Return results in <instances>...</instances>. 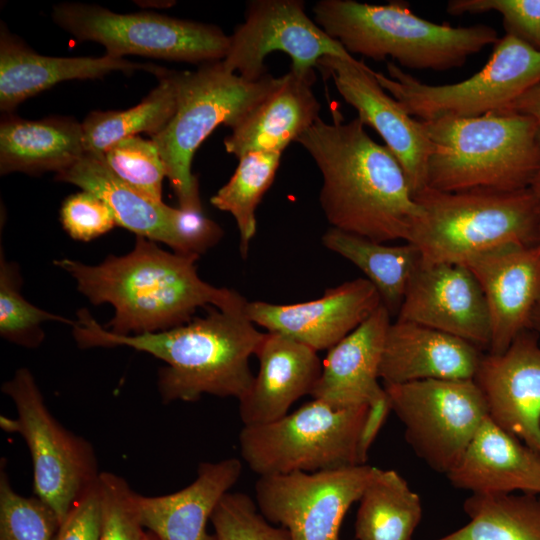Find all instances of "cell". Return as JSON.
I'll return each instance as SVG.
<instances>
[{
  "mask_svg": "<svg viewBox=\"0 0 540 540\" xmlns=\"http://www.w3.org/2000/svg\"><path fill=\"white\" fill-rule=\"evenodd\" d=\"M364 127L358 118H318L297 140L321 172V208L333 228L381 243L408 242L420 207L398 160Z\"/></svg>",
  "mask_w": 540,
  "mask_h": 540,
  "instance_id": "obj_1",
  "label": "cell"
},
{
  "mask_svg": "<svg viewBox=\"0 0 540 540\" xmlns=\"http://www.w3.org/2000/svg\"><path fill=\"white\" fill-rule=\"evenodd\" d=\"M72 329L80 348L125 346L163 361L157 388L166 404L197 401L204 394L240 401L255 377L249 359L266 335L248 318L245 307L208 308L205 316L177 327L131 336L112 333L81 309Z\"/></svg>",
  "mask_w": 540,
  "mask_h": 540,
  "instance_id": "obj_2",
  "label": "cell"
},
{
  "mask_svg": "<svg viewBox=\"0 0 540 540\" xmlns=\"http://www.w3.org/2000/svg\"><path fill=\"white\" fill-rule=\"evenodd\" d=\"M197 260L137 237L132 251L110 255L98 265L69 258L54 264L75 280L78 291L92 304L112 305L109 331L131 336L187 323L200 307L229 310L246 306V299L238 292L202 280Z\"/></svg>",
  "mask_w": 540,
  "mask_h": 540,
  "instance_id": "obj_3",
  "label": "cell"
},
{
  "mask_svg": "<svg viewBox=\"0 0 540 540\" xmlns=\"http://www.w3.org/2000/svg\"><path fill=\"white\" fill-rule=\"evenodd\" d=\"M313 15L316 24L352 56L359 54L375 61L391 58L416 70L459 68L499 39L491 26L437 24L414 14L401 1L377 5L320 0L313 6Z\"/></svg>",
  "mask_w": 540,
  "mask_h": 540,
  "instance_id": "obj_4",
  "label": "cell"
},
{
  "mask_svg": "<svg viewBox=\"0 0 540 540\" xmlns=\"http://www.w3.org/2000/svg\"><path fill=\"white\" fill-rule=\"evenodd\" d=\"M421 122L431 145L429 188L516 191L528 188L540 170L538 131L529 116L504 109Z\"/></svg>",
  "mask_w": 540,
  "mask_h": 540,
  "instance_id": "obj_5",
  "label": "cell"
},
{
  "mask_svg": "<svg viewBox=\"0 0 540 540\" xmlns=\"http://www.w3.org/2000/svg\"><path fill=\"white\" fill-rule=\"evenodd\" d=\"M414 199L421 216L408 242L418 248L422 264H462L495 248L540 243L529 188L449 192L425 187Z\"/></svg>",
  "mask_w": 540,
  "mask_h": 540,
  "instance_id": "obj_6",
  "label": "cell"
},
{
  "mask_svg": "<svg viewBox=\"0 0 540 540\" xmlns=\"http://www.w3.org/2000/svg\"><path fill=\"white\" fill-rule=\"evenodd\" d=\"M173 78L176 111L151 139L158 147L179 207L198 209L202 206L198 179L191 170L194 153L217 126L237 127L281 84L283 75L267 74L248 81L217 61L202 64L193 72L173 71Z\"/></svg>",
  "mask_w": 540,
  "mask_h": 540,
  "instance_id": "obj_7",
  "label": "cell"
},
{
  "mask_svg": "<svg viewBox=\"0 0 540 540\" xmlns=\"http://www.w3.org/2000/svg\"><path fill=\"white\" fill-rule=\"evenodd\" d=\"M368 408H337L313 398L276 421L244 426L241 456L259 476L364 464L360 439Z\"/></svg>",
  "mask_w": 540,
  "mask_h": 540,
  "instance_id": "obj_8",
  "label": "cell"
},
{
  "mask_svg": "<svg viewBox=\"0 0 540 540\" xmlns=\"http://www.w3.org/2000/svg\"><path fill=\"white\" fill-rule=\"evenodd\" d=\"M387 71L389 76L375 72L379 84L412 117L422 121L478 117L507 109L540 83V50L505 34L480 71L451 84L423 83L392 61Z\"/></svg>",
  "mask_w": 540,
  "mask_h": 540,
  "instance_id": "obj_9",
  "label": "cell"
},
{
  "mask_svg": "<svg viewBox=\"0 0 540 540\" xmlns=\"http://www.w3.org/2000/svg\"><path fill=\"white\" fill-rule=\"evenodd\" d=\"M2 392L13 401L16 418L0 416V426L20 434L33 464L34 492L59 518L65 519L100 476L93 446L67 430L49 411L28 368H19L4 382Z\"/></svg>",
  "mask_w": 540,
  "mask_h": 540,
  "instance_id": "obj_10",
  "label": "cell"
},
{
  "mask_svg": "<svg viewBox=\"0 0 540 540\" xmlns=\"http://www.w3.org/2000/svg\"><path fill=\"white\" fill-rule=\"evenodd\" d=\"M54 22L79 41H94L106 54L140 55L170 61H222L229 36L211 24L151 12L119 14L98 5L62 3L54 6Z\"/></svg>",
  "mask_w": 540,
  "mask_h": 540,
  "instance_id": "obj_11",
  "label": "cell"
},
{
  "mask_svg": "<svg viewBox=\"0 0 540 540\" xmlns=\"http://www.w3.org/2000/svg\"><path fill=\"white\" fill-rule=\"evenodd\" d=\"M405 440L430 468L447 474L488 416L473 379H429L384 385Z\"/></svg>",
  "mask_w": 540,
  "mask_h": 540,
  "instance_id": "obj_12",
  "label": "cell"
},
{
  "mask_svg": "<svg viewBox=\"0 0 540 540\" xmlns=\"http://www.w3.org/2000/svg\"><path fill=\"white\" fill-rule=\"evenodd\" d=\"M377 467L361 464L331 470L259 476L256 504L273 524L285 528L291 540H340L349 508Z\"/></svg>",
  "mask_w": 540,
  "mask_h": 540,
  "instance_id": "obj_13",
  "label": "cell"
},
{
  "mask_svg": "<svg viewBox=\"0 0 540 540\" xmlns=\"http://www.w3.org/2000/svg\"><path fill=\"white\" fill-rule=\"evenodd\" d=\"M276 51L290 57L291 71L299 75L315 74L324 56L355 58L307 16L303 1H250L244 22L229 36L224 66L248 81H257L267 75L266 56Z\"/></svg>",
  "mask_w": 540,
  "mask_h": 540,
  "instance_id": "obj_14",
  "label": "cell"
},
{
  "mask_svg": "<svg viewBox=\"0 0 540 540\" xmlns=\"http://www.w3.org/2000/svg\"><path fill=\"white\" fill-rule=\"evenodd\" d=\"M317 67L332 78L338 93L357 111V118L381 136L400 163L413 195L427 187L431 145L421 120L383 89L375 71L364 62L324 56Z\"/></svg>",
  "mask_w": 540,
  "mask_h": 540,
  "instance_id": "obj_15",
  "label": "cell"
},
{
  "mask_svg": "<svg viewBox=\"0 0 540 540\" xmlns=\"http://www.w3.org/2000/svg\"><path fill=\"white\" fill-rule=\"evenodd\" d=\"M489 350L491 328L485 298L471 272L459 263L420 264L397 313Z\"/></svg>",
  "mask_w": 540,
  "mask_h": 540,
  "instance_id": "obj_16",
  "label": "cell"
},
{
  "mask_svg": "<svg viewBox=\"0 0 540 540\" xmlns=\"http://www.w3.org/2000/svg\"><path fill=\"white\" fill-rule=\"evenodd\" d=\"M462 264L476 279L487 305L491 328L487 352L502 353L530 330L540 303V243L495 248Z\"/></svg>",
  "mask_w": 540,
  "mask_h": 540,
  "instance_id": "obj_17",
  "label": "cell"
},
{
  "mask_svg": "<svg viewBox=\"0 0 540 540\" xmlns=\"http://www.w3.org/2000/svg\"><path fill=\"white\" fill-rule=\"evenodd\" d=\"M381 304L376 288L366 278H357L329 288L320 298L306 302L247 301L245 313L256 326L318 352L328 351Z\"/></svg>",
  "mask_w": 540,
  "mask_h": 540,
  "instance_id": "obj_18",
  "label": "cell"
},
{
  "mask_svg": "<svg viewBox=\"0 0 540 540\" xmlns=\"http://www.w3.org/2000/svg\"><path fill=\"white\" fill-rule=\"evenodd\" d=\"M474 382L488 416L540 455V342L527 330L502 353H484Z\"/></svg>",
  "mask_w": 540,
  "mask_h": 540,
  "instance_id": "obj_19",
  "label": "cell"
},
{
  "mask_svg": "<svg viewBox=\"0 0 540 540\" xmlns=\"http://www.w3.org/2000/svg\"><path fill=\"white\" fill-rule=\"evenodd\" d=\"M391 314L381 304L331 347L311 396L337 408L373 406L387 398L379 369Z\"/></svg>",
  "mask_w": 540,
  "mask_h": 540,
  "instance_id": "obj_20",
  "label": "cell"
},
{
  "mask_svg": "<svg viewBox=\"0 0 540 540\" xmlns=\"http://www.w3.org/2000/svg\"><path fill=\"white\" fill-rule=\"evenodd\" d=\"M483 354L463 339L396 319L386 334L379 377L384 385L429 379L470 380Z\"/></svg>",
  "mask_w": 540,
  "mask_h": 540,
  "instance_id": "obj_21",
  "label": "cell"
},
{
  "mask_svg": "<svg viewBox=\"0 0 540 540\" xmlns=\"http://www.w3.org/2000/svg\"><path fill=\"white\" fill-rule=\"evenodd\" d=\"M255 356L258 373L239 401L244 426L267 424L287 415L294 402L311 395L322 371L317 351L278 333L267 332Z\"/></svg>",
  "mask_w": 540,
  "mask_h": 540,
  "instance_id": "obj_22",
  "label": "cell"
},
{
  "mask_svg": "<svg viewBox=\"0 0 540 540\" xmlns=\"http://www.w3.org/2000/svg\"><path fill=\"white\" fill-rule=\"evenodd\" d=\"M446 476L472 494H540V455L487 416Z\"/></svg>",
  "mask_w": 540,
  "mask_h": 540,
  "instance_id": "obj_23",
  "label": "cell"
},
{
  "mask_svg": "<svg viewBox=\"0 0 540 540\" xmlns=\"http://www.w3.org/2000/svg\"><path fill=\"white\" fill-rule=\"evenodd\" d=\"M163 70L151 64L131 62L105 54L102 57H49L38 54L8 32L0 31V109L4 114L40 92L72 79L100 78L113 71L131 73Z\"/></svg>",
  "mask_w": 540,
  "mask_h": 540,
  "instance_id": "obj_24",
  "label": "cell"
},
{
  "mask_svg": "<svg viewBox=\"0 0 540 540\" xmlns=\"http://www.w3.org/2000/svg\"><path fill=\"white\" fill-rule=\"evenodd\" d=\"M242 463L237 458L201 462L194 481L161 496L138 495L141 522L160 540H216L207 523L221 498L237 483Z\"/></svg>",
  "mask_w": 540,
  "mask_h": 540,
  "instance_id": "obj_25",
  "label": "cell"
},
{
  "mask_svg": "<svg viewBox=\"0 0 540 540\" xmlns=\"http://www.w3.org/2000/svg\"><path fill=\"white\" fill-rule=\"evenodd\" d=\"M315 74L289 71L281 84L224 140L237 158L258 151H280L297 141L319 117L321 105L312 85Z\"/></svg>",
  "mask_w": 540,
  "mask_h": 540,
  "instance_id": "obj_26",
  "label": "cell"
},
{
  "mask_svg": "<svg viewBox=\"0 0 540 540\" xmlns=\"http://www.w3.org/2000/svg\"><path fill=\"white\" fill-rule=\"evenodd\" d=\"M85 153L82 124L72 117L26 120L4 114L0 124V173L56 174Z\"/></svg>",
  "mask_w": 540,
  "mask_h": 540,
  "instance_id": "obj_27",
  "label": "cell"
},
{
  "mask_svg": "<svg viewBox=\"0 0 540 540\" xmlns=\"http://www.w3.org/2000/svg\"><path fill=\"white\" fill-rule=\"evenodd\" d=\"M56 180L89 191L111 209L118 226L137 237L161 242L176 249L172 226V208L152 200L119 179L106 165L101 154L85 152L70 168L56 174Z\"/></svg>",
  "mask_w": 540,
  "mask_h": 540,
  "instance_id": "obj_28",
  "label": "cell"
},
{
  "mask_svg": "<svg viewBox=\"0 0 540 540\" xmlns=\"http://www.w3.org/2000/svg\"><path fill=\"white\" fill-rule=\"evenodd\" d=\"M323 245L363 272L378 291L390 314L399 311L408 285L421 264V254L412 243L389 245L331 227L322 236Z\"/></svg>",
  "mask_w": 540,
  "mask_h": 540,
  "instance_id": "obj_29",
  "label": "cell"
},
{
  "mask_svg": "<svg viewBox=\"0 0 540 540\" xmlns=\"http://www.w3.org/2000/svg\"><path fill=\"white\" fill-rule=\"evenodd\" d=\"M422 503L395 470L377 468L363 490L355 520L357 540H411Z\"/></svg>",
  "mask_w": 540,
  "mask_h": 540,
  "instance_id": "obj_30",
  "label": "cell"
},
{
  "mask_svg": "<svg viewBox=\"0 0 540 540\" xmlns=\"http://www.w3.org/2000/svg\"><path fill=\"white\" fill-rule=\"evenodd\" d=\"M469 521L437 540H540V494H471Z\"/></svg>",
  "mask_w": 540,
  "mask_h": 540,
  "instance_id": "obj_31",
  "label": "cell"
},
{
  "mask_svg": "<svg viewBox=\"0 0 540 540\" xmlns=\"http://www.w3.org/2000/svg\"><path fill=\"white\" fill-rule=\"evenodd\" d=\"M159 84L138 105L126 110L92 111L82 123L85 152L104 155L120 140L141 132L151 137L172 119L177 105L173 71L163 69Z\"/></svg>",
  "mask_w": 540,
  "mask_h": 540,
  "instance_id": "obj_32",
  "label": "cell"
},
{
  "mask_svg": "<svg viewBox=\"0 0 540 540\" xmlns=\"http://www.w3.org/2000/svg\"><path fill=\"white\" fill-rule=\"evenodd\" d=\"M281 155L280 151H258L238 158L231 178L210 199L214 207L233 216L243 258L256 234V208L274 181Z\"/></svg>",
  "mask_w": 540,
  "mask_h": 540,
  "instance_id": "obj_33",
  "label": "cell"
},
{
  "mask_svg": "<svg viewBox=\"0 0 540 540\" xmlns=\"http://www.w3.org/2000/svg\"><path fill=\"white\" fill-rule=\"evenodd\" d=\"M20 280L17 265L6 259L1 246L0 335L17 345L36 348L45 337L41 323L58 321L72 326L74 321L31 304L20 291Z\"/></svg>",
  "mask_w": 540,
  "mask_h": 540,
  "instance_id": "obj_34",
  "label": "cell"
},
{
  "mask_svg": "<svg viewBox=\"0 0 540 540\" xmlns=\"http://www.w3.org/2000/svg\"><path fill=\"white\" fill-rule=\"evenodd\" d=\"M60 521L39 497L17 493L9 480L6 460L0 464V540H53Z\"/></svg>",
  "mask_w": 540,
  "mask_h": 540,
  "instance_id": "obj_35",
  "label": "cell"
},
{
  "mask_svg": "<svg viewBox=\"0 0 540 540\" xmlns=\"http://www.w3.org/2000/svg\"><path fill=\"white\" fill-rule=\"evenodd\" d=\"M106 165L123 182L140 194L162 202L164 163L155 142L140 136L126 137L103 155Z\"/></svg>",
  "mask_w": 540,
  "mask_h": 540,
  "instance_id": "obj_36",
  "label": "cell"
},
{
  "mask_svg": "<svg viewBox=\"0 0 540 540\" xmlns=\"http://www.w3.org/2000/svg\"><path fill=\"white\" fill-rule=\"evenodd\" d=\"M101 501L100 540H142L146 532L139 514L138 493L112 472L98 479Z\"/></svg>",
  "mask_w": 540,
  "mask_h": 540,
  "instance_id": "obj_37",
  "label": "cell"
},
{
  "mask_svg": "<svg viewBox=\"0 0 540 540\" xmlns=\"http://www.w3.org/2000/svg\"><path fill=\"white\" fill-rule=\"evenodd\" d=\"M210 521L216 540H291L285 528L271 525L256 502L242 492L226 493Z\"/></svg>",
  "mask_w": 540,
  "mask_h": 540,
  "instance_id": "obj_38",
  "label": "cell"
},
{
  "mask_svg": "<svg viewBox=\"0 0 540 540\" xmlns=\"http://www.w3.org/2000/svg\"><path fill=\"white\" fill-rule=\"evenodd\" d=\"M446 11L453 16L497 12L507 35L540 50V0H450Z\"/></svg>",
  "mask_w": 540,
  "mask_h": 540,
  "instance_id": "obj_39",
  "label": "cell"
},
{
  "mask_svg": "<svg viewBox=\"0 0 540 540\" xmlns=\"http://www.w3.org/2000/svg\"><path fill=\"white\" fill-rule=\"evenodd\" d=\"M60 221L71 238L85 242L106 234L117 225L108 205L85 190L72 194L63 201Z\"/></svg>",
  "mask_w": 540,
  "mask_h": 540,
  "instance_id": "obj_40",
  "label": "cell"
},
{
  "mask_svg": "<svg viewBox=\"0 0 540 540\" xmlns=\"http://www.w3.org/2000/svg\"><path fill=\"white\" fill-rule=\"evenodd\" d=\"M175 253L199 258L223 236L222 228L208 218L202 208H172Z\"/></svg>",
  "mask_w": 540,
  "mask_h": 540,
  "instance_id": "obj_41",
  "label": "cell"
},
{
  "mask_svg": "<svg viewBox=\"0 0 540 540\" xmlns=\"http://www.w3.org/2000/svg\"><path fill=\"white\" fill-rule=\"evenodd\" d=\"M100 530L101 501L97 481L75 502L53 540H100Z\"/></svg>",
  "mask_w": 540,
  "mask_h": 540,
  "instance_id": "obj_42",
  "label": "cell"
},
{
  "mask_svg": "<svg viewBox=\"0 0 540 540\" xmlns=\"http://www.w3.org/2000/svg\"><path fill=\"white\" fill-rule=\"evenodd\" d=\"M507 109L532 118L540 141V83L522 94Z\"/></svg>",
  "mask_w": 540,
  "mask_h": 540,
  "instance_id": "obj_43",
  "label": "cell"
},
{
  "mask_svg": "<svg viewBox=\"0 0 540 540\" xmlns=\"http://www.w3.org/2000/svg\"><path fill=\"white\" fill-rule=\"evenodd\" d=\"M528 188L534 198V201L537 207L538 219H539V232H540V170L537 172V174L531 181Z\"/></svg>",
  "mask_w": 540,
  "mask_h": 540,
  "instance_id": "obj_44",
  "label": "cell"
},
{
  "mask_svg": "<svg viewBox=\"0 0 540 540\" xmlns=\"http://www.w3.org/2000/svg\"><path fill=\"white\" fill-rule=\"evenodd\" d=\"M530 330L537 335L540 342V303L533 314Z\"/></svg>",
  "mask_w": 540,
  "mask_h": 540,
  "instance_id": "obj_45",
  "label": "cell"
},
{
  "mask_svg": "<svg viewBox=\"0 0 540 540\" xmlns=\"http://www.w3.org/2000/svg\"><path fill=\"white\" fill-rule=\"evenodd\" d=\"M142 540H160V539L154 533L147 530Z\"/></svg>",
  "mask_w": 540,
  "mask_h": 540,
  "instance_id": "obj_46",
  "label": "cell"
}]
</instances>
